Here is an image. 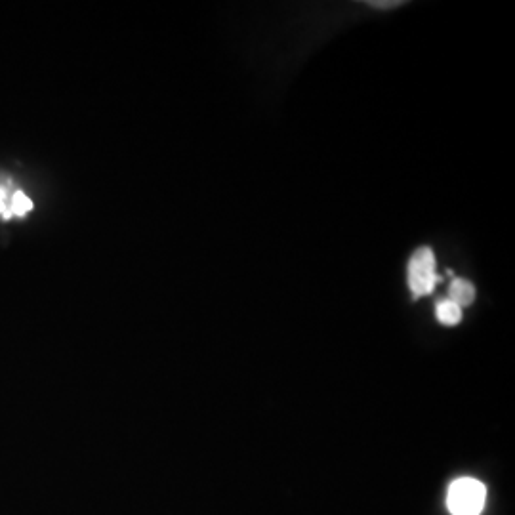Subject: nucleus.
<instances>
[{"mask_svg": "<svg viewBox=\"0 0 515 515\" xmlns=\"http://www.w3.org/2000/svg\"><path fill=\"white\" fill-rule=\"evenodd\" d=\"M485 485L472 477L456 479L447 493V506L453 515H479L485 508Z\"/></svg>", "mask_w": 515, "mask_h": 515, "instance_id": "f257e3e1", "label": "nucleus"}, {"mask_svg": "<svg viewBox=\"0 0 515 515\" xmlns=\"http://www.w3.org/2000/svg\"><path fill=\"white\" fill-rule=\"evenodd\" d=\"M435 254L432 248L422 247L414 250L409 262V289L414 298H422L432 294L437 283L441 281L435 273Z\"/></svg>", "mask_w": 515, "mask_h": 515, "instance_id": "f03ea898", "label": "nucleus"}, {"mask_svg": "<svg viewBox=\"0 0 515 515\" xmlns=\"http://www.w3.org/2000/svg\"><path fill=\"white\" fill-rule=\"evenodd\" d=\"M33 210L31 197L16 186L12 180H0V218L14 220L23 218Z\"/></svg>", "mask_w": 515, "mask_h": 515, "instance_id": "7ed1b4c3", "label": "nucleus"}, {"mask_svg": "<svg viewBox=\"0 0 515 515\" xmlns=\"http://www.w3.org/2000/svg\"><path fill=\"white\" fill-rule=\"evenodd\" d=\"M458 308H468L475 300V287L466 279H454L449 287V298Z\"/></svg>", "mask_w": 515, "mask_h": 515, "instance_id": "20e7f679", "label": "nucleus"}, {"mask_svg": "<svg viewBox=\"0 0 515 515\" xmlns=\"http://www.w3.org/2000/svg\"><path fill=\"white\" fill-rule=\"evenodd\" d=\"M435 317L445 327H456L462 321V308H458L451 300H441L435 306Z\"/></svg>", "mask_w": 515, "mask_h": 515, "instance_id": "39448f33", "label": "nucleus"}, {"mask_svg": "<svg viewBox=\"0 0 515 515\" xmlns=\"http://www.w3.org/2000/svg\"><path fill=\"white\" fill-rule=\"evenodd\" d=\"M403 2H399V0H386V2H378V0H372L369 2V6L371 8H376V10H392L395 6H401Z\"/></svg>", "mask_w": 515, "mask_h": 515, "instance_id": "423d86ee", "label": "nucleus"}]
</instances>
